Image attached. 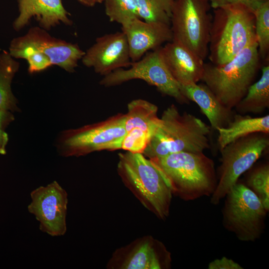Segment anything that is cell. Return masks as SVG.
Here are the masks:
<instances>
[{
    "instance_id": "obj_4",
    "label": "cell",
    "mask_w": 269,
    "mask_h": 269,
    "mask_svg": "<svg viewBox=\"0 0 269 269\" xmlns=\"http://www.w3.org/2000/svg\"><path fill=\"white\" fill-rule=\"evenodd\" d=\"M151 160L167 179L172 194L183 200L212 195L215 190L214 163L203 152H176Z\"/></svg>"
},
{
    "instance_id": "obj_24",
    "label": "cell",
    "mask_w": 269,
    "mask_h": 269,
    "mask_svg": "<svg viewBox=\"0 0 269 269\" xmlns=\"http://www.w3.org/2000/svg\"><path fill=\"white\" fill-rule=\"evenodd\" d=\"M255 33L261 60L269 61V0L263 1L254 11Z\"/></svg>"
},
{
    "instance_id": "obj_17",
    "label": "cell",
    "mask_w": 269,
    "mask_h": 269,
    "mask_svg": "<svg viewBox=\"0 0 269 269\" xmlns=\"http://www.w3.org/2000/svg\"><path fill=\"white\" fill-rule=\"evenodd\" d=\"M19 14L13 22V27L19 31L35 18L39 26L49 30L61 23L70 26L73 21L62 0H18Z\"/></svg>"
},
{
    "instance_id": "obj_16",
    "label": "cell",
    "mask_w": 269,
    "mask_h": 269,
    "mask_svg": "<svg viewBox=\"0 0 269 269\" xmlns=\"http://www.w3.org/2000/svg\"><path fill=\"white\" fill-rule=\"evenodd\" d=\"M162 59L170 74L179 85L201 81L204 60L188 47L175 40L159 48Z\"/></svg>"
},
{
    "instance_id": "obj_20",
    "label": "cell",
    "mask_w": 269,
    "mask_h": 269,
    "mask_svg": "<svg viewBox=\"0 0 269 269\" xmlns=\"http://www.w3.org/2000/svg\"><path fill=\"white\" fill-rule=\"evenodd\" d=\"M157 111L155 105L146 100L137 99L132 101L128 105V112L125 114L126 132L134 130L152 136L159 122Z\"/></svg>"
},
{
    "instance_id": "obj_25",
    "label": "cell",
    "mask_w": 269,
    "mask_h": 269,
    "mask_svg": "<svg viewBox=\"0 0 269 269\" xmlns=\"http://www.w3.org/2000/svg\"><path fill=\"white\" fill-rule=\"evenodd\" d=\"M105 13L110 21L123 26L139 18L134 0H105Z\"/></svg>"
},
{
    "instance_id": "obj_13",
    "label": "cell",
    "mask_w": 269,
    "mask_h": 269,
    "mask_svg": "<svg viewBox=\"0 0 269 269\" xmlns=\"http://www.w3.org/2000/svg\"><path fill=\"white\" fill-rule=\"evenodd\" d=\"M170 253L151 236L138 238L117 249L107 265L110 269H164L170 267Z\"/></svg>"
},
{
    "instance_id": "obj_7",
    "label": "cell",
    "mask_w": 269,
    "mask_h": 269,
    "mask_svg": "<svg viewBox=\"0 0 269 269\" xmlns=\"http://www.w3.org/2000/svg\"><path fill=\"white\" fill-rule=\"evenodd\" d=\"M125 114L77 129L62 131L56 141L57 150L64 157H79L101 150L121 149L126 134Z\"/></svg>"
},
{
    "instance_id": "obj_14",
    "label": "cell",
    "mask_w": 269,
    "mask_h": 269,
    "mask_svg": "<svg viewBox=\"0 0 269 269\" xmlns=\"http://www.w3.org/2000/svg\"><path fill=\"white\" fill-rule=\"evenodd\" d=\"M86 67L103 76L132 63L129 45L123 32L106 34L96 38L81 59Z\"/></svg>"
},
{
    "instance_id": "obj_6",
    "label": "cell",
    "mask_w": 269,
    "mask_h": 269,
    "mask_svg": "<svg viewBox=\"0 0 269 269\" xmlns=\"http://www.w3.org/2000/svg\"><path fill=\"white\" fill-rule=\"evenodd\" d=\"M261 60L256 42L225 64L204 63L201 81L223 105L233 109L254 83Z\"/></svg>"
},
{
    "instance_id": "obj_5",
    "label": "cell",
    "mask_w": 269,
    "mask_h": 269,
    "mask_svg": "<svg viewBox=\"0 0 269 269\" xmlns=\"http://www.w3.org/2000/svg\"><path fill=\"white\" fill-rule=\"evenodd\" d=\"M8 52L14 58L25 59L31 74L53 65L73 72L85 54L77 44L53 37L40 26L32 27L24 35L14 38Z\"/></svg>"
},
{
    "instance_id": "obj_23",
    "label": "cell",
    "mask_w": 269,
    "mask_h": 269,
    "mask_svg": "<svg viewBox=\"0 0 269 269\" xmlns=\"http://www.w3.org/2000/svg\"><path fill=\"white\" fill-rule=\"evenodd\" d=\"M139 18L146 22H160L170 25L176 0H134Z\"/></svg>"
},
{
    "instance_id": "obj_15",
    "label": "cell",
    "mask_w": 269,
    "mask_h": 269,
    "mask_svg": "<svg viewBox=\"0 0 269 269\" xmlns=\"http://www.w3.org/2000/svg\"><path fill=\"white\" fill-rule=\"evenodd\" d=\"M122 31L127 39L132 62L139 60L148 51L156 49L173 39L170 25L146 22L138 18L122 26Z\"/></svg>"
},
{
    "instance_id": "obj_12",
    "label": "cell",
    "mask_w": 269,
    "mask_h": 269,
    "mask_svg": "<svg viewBox=\"0 0 269 269\" xmlns=\"http://www.w3.org/2000/svg\"><path fill=\"white\" fill-rule=\"evenodd\" d=\"M30 197L28 211L39 222L40 230L52 237L64 235L68 202L66 190L54 181L32 191Z\"/></svg>"
},
{
    "instance_id": "obj_9",
    "label": "cell",
    "mask_w": 269,
    "mask_h": 269,
    "mask_svg": "<svg viewBox=\"0 0 269 269\" xmlns=\"http://www.w3.org/2000/svg\"><path fill=\"white\" fill-rule=\"evenodd\" d=\"M225 197L223 224L242 241H255L263 232L268 212L259 197L245 184H235Z\"/></svg>"
},
{
    "instance_id": "obj_3",
    "label": "cell",
    "mask_w": 269,
    "mask_h": 269,
    "mask_svg": "<svg viewBox=\"0 0 269 269\" xmlns=\"http://www.w3.org/2000/svg\"><path fill=\"white\" fill-rule=\"evenodd\" d=\"M213 12L208 55L211 63L225 64L257 43L255 14L249 7L236 3L214 9Z\"/></svg>"
},
{
    "instance_id": "obj_18",
    "label": "cell",
    "mask_w": 269,
    "mask_h": 269,
    "mask_svg": "<svg viewBox=\"0 0 269 269\" xmlns=\"http://www.w3.org/2000/svg\"><path fill=\"white\" fill-rule=\"evenodd\" d=\"M182 94L196 103L206 116L212 130L226 127L235 115L232 109L223 105L204 83L179 85Z\"/></svg>"
},
{
    "instance_id": "obj_8",
    "label": "cell",
    "mask_w": 269,
    "mask_h": 269,
    "mask_svg": "<svg viewBox=\"0 0 269 269\" xmlns=\"http://www.w3.org/2000/svg\"><path fill=\"white\" fill-rule=\"evenodd\" d=\"M269 146V134L257 133L238 138L220 149L221 164L211 203L218 204L239 177L249 170Z\"/></svg>"
},
{
    "instance_id": "obj_26",
    "label": "cell",
    "mask_w": 269,
    "mask_h": 269,
    "mask_svg": "<svg viewBox=\"0 0 269 269\" xmlns=\"http://www.w3.org/2000/svg\"><path fill=\"white\" fill-rule=\"evenodd\" d=\"M259 197L265 209L269 210V166L266 163L254 169L245 184Z\"/></svg>"
},
{
    "instance_id": "obj_28",
    "label": "cell",
    "mask_w": 269,
    "mask_h": 269,
    "mask_svg": "<svg viewBox=\"0 0 269 269\" xmlns=\"http://www.w3.org/2000/svg\"><path fill=\"white\" fill-rule=\"evenodd\" d=\"M211 8L216 9L225 5L242 3L250 8L254 12L260 5V4L265 0H209Z\"/></svg>"
},
{
    "instance_id": "obj_29",
    "label": "cell",
    "mask_w": 269,
    "mask_h": 269,
    "mask_svg": "<svg viewBox=\"0 0 269 269\" xmlns=\"http://www.w3.org/2000/svg\"><path fill=\"white\" fill-rule=\"evenodd\" d=\"M209 269H243L239 264L225 257L216 259L208 265Z\"/></svg>"
},
{
    "instance_id": "obj_19",
    "label": "cell",
    "mask_w": 269,
    "mask_h": 269,
    "mask_svg": "<svg viewBox=\"0 0 269 269\" xmlns=\"http://www.w3.org/2000/svg\"><path fill=\"white\" fill-rule=\"evenodd\" d=\"M218 144L220 149L231 142L249 134L262 133L269 134V115L252 117L242 114L234 115L226 126L218 128Z\"/></svg>"
},
{
    "instance_id": "obj_10",
    "label": "cell",
    "mask_w": 269,
    "mask_h": 269,
    "mask_svg": "<svg viewBox=\"0 0 269 269\" xmlns=\"http://www.w3.org/2000/svg\"><path fill=\"white\" fill-rule=\"evenodd\" d=\"M211 8L209 0H176L170 20L172 40L182 43L203 60L209 52Z\"/></svg>"
},
{
    "instance_id": "obj_31",
    "label": "cell",
    "mask_w": 269,
    "mask_h": 269,
    "mask_svg": "<svg viewBox=\"0 0 269 269\" xmlns=\"http://www.w3.org/2000/svg\"><path fill=\"white\" fill-rule=\"evenodd\" d=\"M5 128L0 124V154H5L6 153V146L8 140L7 134Z\"/></svg>"
},
{
    "instance_id": "obj_27",
    "label": "cell",
    "mask_w": 269,
    "mask_h": 269,
    "mask_svg": "<svg viewBox=\"0 0 269 269\" xmlns=\"http://www.w3.org/2000/svg\"><path fill=\"white\" fill-rule=\"evenodd\" d=\"M151 137L146 133L132 130L126 132L122 143L121 149L134 153H142Z\"/></svg>"
},
{
    "instance_id": "obj_30",
    "label": "cell",
    "mask_w": 269,
    "mask_h": 269,
    "mask_svg": "<svg viewBox=\"0 0 269 269\" xmlns=\"http://www.w3.org/2000/svg\"><path fill=\"white\" fill-rule=\"evenodd\" d=\"M14 120L13 113L0 109V124L6 128Z\"/></svg>"
},
{
    "instance_id": "obj_33",
    "label": "cell",
    "mask_w": 269,
    "mask_h": 269,
    "mask_svg": "<svg viewBox=\"0 0 269 269\" xmlns=\"http://www.w3.org/2000/svg\"><path fill=\"white\" fill-rule=\"evenodd\" d=\"M96 3H101L103 1H104L105 0H95Z\"/></svg>"
},
{
    "instance_id": "obj_22",
    "label": "cell",
    "mask_w": 269,
    "mask_h": 269,
    "mask_svg": "<svg viewBox=\"0 0 269 269\" xmlns=\"http://www.w3.org/2000/svg\"><path fill=\"white\" fill-rule=\"evenodd\" d=\"M19 68V63L9 52H0V109L11 112H18V101L11 90L12 80Z\"/></svg>"
},
{
    "instance_id": "obj_1",
    "label": "cell",
    "mask_w": 269,
    "mask_h": 269,
    "mask_svg": "<svg viewBox=\"0 0 269 269\" xmlns=\"http://www.w3.org/2000/svg\"><path fill=\"white\" fill-rule=\"evenodd\" d=\"M211 128L192 114H181L174 105L162 114L142 154L150 159L179 152H202L210 147Z\"/></svg>"
},
{
    "instance_id": "obj_32",
    "label": "cell",
    "mask_w": 269,
    "mask_h": 269,
    "mask_svg": "<svg viewBox=\"0 0 269 269\" xmlns=\"http://www.w3.org/2000/svg\"><path fill=\"white\" fill-rule=\"evenodd\" d=\"M78 1L82 3L83 4L88 6H93L96 3L95 0H77Z\"/></svg>"
},
{
    "instance_id": "obj_21",
    "label": "cell",
    "mask_w": 269,
    "mask_h": 269,
    "mask_svg": "<svg viewBox=\"0 0 269 269\" xmlns=\"http://www.w3.org/2000/svg\"><path fill=\"white\" fill-rule=\"evenodd\" d=\"M240 114H260L269 107V65L262 69L260 79L249 87L245 97L235 107Z\"/></svg>"
},
{
    "instance_id": "obj_2",
    "label": "cell",
    "mask_w": 269,
    "mask_h": 269,
    "mask_svg": "<svg viewBox=\"0 0 269 269\" xmlns=\"http://www.w3.org/2000/svg\"><path fill=\"white\" fill-rule=\"evenodd\" d=\"M117 172L122 182L140 203L158 218L169 216L172 192L167 179L142 153L119 154Z\"/></svg>"
},
{
    "instance_id": "obj_11",
    "label": "cell",
    "mask_w": 269,
    "mask_h": 269,
    "mask_svg": "<svg viewBox=\"0 0 269 269\" xmlns=\"http://www.w3.org/2000/svg\"><path fill=\"white\" fill-rule=\"evenodd\" d=\"M159 48L147 53L139 60L132 62L130 68L118 69L104 76L100 81V85L110 87L132 80H142L155 87L162 94L174 98L179 103H189L190 101L182 94L179 84L164 64Z\"/></svg>"
}]
</instances>
